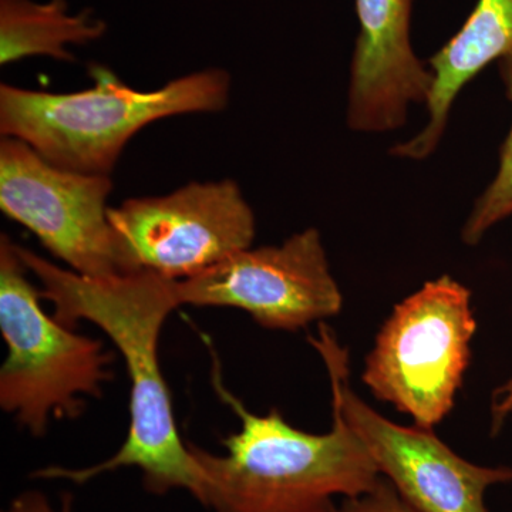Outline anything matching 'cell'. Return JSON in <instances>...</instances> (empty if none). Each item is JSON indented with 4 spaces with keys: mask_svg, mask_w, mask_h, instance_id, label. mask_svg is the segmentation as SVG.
<instances>
[{
    "mask_svg": "<svg viewBox=\"0 0 512 512\" xmlns=\"http://www.w3.org/2000/svg\"><path fill=\"white\" fill-rule=\"evenodd\" d=\"M18 254L42 285V298L55 308L53 316L67 328L87 320L103 330L123 356L130 379V427L120 450L96 466L46 467L33 477L86 484L101 474L134 467L143 474L148 493L185 490L200 503V467L181 439L158 357L165 320L181 306L175 281L146 271L90 278L20 245Z\"/></svg>",
    "mask_w": 512,
    "mask_h": 512,
    "instance_id": "cell-1",
    "label": "cell"
},
{
    "mask_svg": "<svg viewBox=\"0 0 512 512\" xmlns=\"http://www.w3.org/2000/svg\"><path fill=\"white\" fill-rule=\"evenodd\" d=\"M218 365L214 359L212 383L241 429L222 440L224 456L188 443L200 467V504L214 512H340L336 498L376 487L375 460L335 403L328 433L296 429L278 409L249 412L224 386Z\"/></svg>",
    "mask_w": 512,
    "mask_h": 512,
    "instance_id": "cell-2",
    "label": "cell"
},
{
    "mask_svg": "<svg viewBox=\"0 0 512 512\" xmlns=\"http://www.w3.org/2000/svg\"><path fill=\"white\" fill-rule=\"evenodd\" d=\"M94 86L46 93L2 84L0 134L19 138L57 167L110 175L141 128L165 117L217 113L228 103L229 74L205 69L154 92L128 87L109 67L90 66Z\"/></svg>",
    "mask_w": 512,
    "mask_h": 512,
    "instance_id": "cell-3",
    "label": "cell"
},
{
    "mask_svg": "<svg viewBox=\"0 0 512 512\" xmlns=\"http://www.w3.org/2000/svg\"><path fill=\"white\" fill-rule=\"evenodd\" d=\"M9 237L0 239V332L8 355L0 369V406L32 436L52 419H77L86 397H101L114 355L101 340L73 332L40 305L42 292Z\"/></svg>",
    "mask_w": 512,
    "mask_h": 512,
    "instance_id": "cell-4",
    "label": "cell"
},
{
    "mask_svg": "<svg viewBox=\"0 0 512 512\" xmlns=\"http://www.w3.org/2000/svg\"><path fill=\"white\" fill-rule=\"evenodd\" d=\"M476 333L470 289L441 275L394 306L367 353L362 382L376 400L434 430L454 409Z\"/></svg>",
    "mask_w": 512,
    "mask_h": 512,
    "instance_id": "cell-5",
    "label": "cell"
},
{
    "mask_svg": "<svg viewBox=\"0 0 512 512\" xmlns=\"http://www.w3.org/2000/svg\"><path fill=\"white\" fill-rule=\"evenodd\" d=\"M328 370L332 403L363 441L380 476L419 512H490L485 494L512 483V467L478 466L444 443L433 429L402 426L377 413L350 384L348 350L332 328L319 323L311 338Z\"/></svg>",
    "mask_w": 512,
    "mask_h": 512,
    "instance_id": "cell-6",
    "label": "cell"
},
{
    "mask_svg": "<svg viewBox=\"0 0 512 512\" xmlns=\"http://www.w3.org/2000/svg\"><path fill=\"white\" fill-rule=\"evenodd\" d=\"M121 274L183 281L251 248L255 215L232 180L190 183L163 197L110 208Z\"/></svg>",
    "mask_w": 512,
    "mask_h": 512,
    "instance_id": "cell-7",
    "label": "cell"
},
{
    "mask_svg": "<svg viewBox=\"0 0 512 512\" xmlns=\"http://www.w3.org/2000/svg\"><path fill=\"white\" fill-rule=\"evenodd\" d=\"M110 175L66 170L19 138L0 141V208L77 274H121L109 221Z\"/></svg>",
    "mask_w": 512,
    "mask_h": 512,
    "instance_id": "cell-8",
    "label": "cell"
},
{
    "mask_svg": "<svg viewBox=\"0 0 512 512\" xmlns=\"http://www.w3.org/2000/svg\"><path fill=\"white\" fill-rule=\"evenodd\" d=\"M175 291L181 306L241 309L262 328L284 332L323 323L343 309V293L316 228L275 247L235 252L201 274L175 281Z\"/></svg>",
    "mask_w": 512,
    "mask_h": 512,
    "instance_id": "cell-9",
    "label": "cell"
},
{
    "mask_svg": "<svg viewBox=\"0 0 512 512\" xmlns=\"http://www.w3.org/2000/svg\"><path fill=\"white\" fill-rule=\"evenodd\" d=\"M357 33L350 63L346 123L365 134L406 126L409 111L426 104L433 72L412 45L413 0H355Z\"/></svg>",
    "mask_w": 512,
    "mask_h": 512,
    "instance_id": "cell-10",
    "label": "cell"
},
{
    "mask_svg": "<svg viewBox=\"0 0 512 512\" xmlns=\"http://www.w3.org/2000/svg\"><path fill=\"white\" fill-rule=\"evenodd\" d=\"M512 55V0H477L473 12L456 35L430 57L434 80L427 100L426 126L390 153L421 161L439 147L458 94L488 64Z\"/></svg>",
    "mask_w": 512,
    "mask_h": 512,
    "instance_id": "cell-11",
    "label": "cell"
},
{
    "mask_svg": "<svg viewBox=\"0 0 512 512\" xmlns=\"http://www.w3.org/2000/svg\"><path fill=\"white\" fill-rule=\"evenodd\" d=\"M107 23L93 10L70 13L67 0H0V63L46 56L73 62L67 46L96 42Z\"/></svg>",
    "mask_w": 512,
    "mask_h": 512,
    "instance_id": "cell-12",
    "label": "cell"
},
{
    "mask_svg": "<svg viewBox=\"0 0 512 512\" xmlns=\"http://www.w3.org/2000/svg\"><path fill=\"white\" fill-rule=\"evenodd\" d=\"M498 72L505 94L512 106V55L498 62ZM512 217V123L500 148L498 170L494 180L474 202L461 228V241L468 247H477L485 235L507 218Z\"/></svg>",
    "mask_w": 512,
    "mask_h": 512,
    "instance_id": "cell-13",
    "label": "cell"
},
{
    "mask_svg": "<svg viewBox=\"0 0 512 512\" xmlns=\"http://www.w3.org/2000/svg\"><path fill=\"white\" fill-rule=\"evenodd\" d=\"M340 512H419L404 501L386 478H380L379 483L369 493L355 498H345L340 503Z\"/></svg>",
    "mask_w": 512,
    "mask_h": 512,
    "instance_id": "cell-14",
    "label": "cell"
},
{
    "mask_svg": "<svg viewBox=\"0 0 512 512\" xmlns=\"http://www.w3.org/2000/svg\"><path fill=\"white\" fill-rule=\"evenodd\" d=\"M72 505L73 497L70 494H64L59 508H55L39 491H28L15 498L8 510L3 512H72Z\"/></svg>",
    "mask_w": 512,
    "mask_h": 512,
    "instance_id": "cell-15",
    "label": "cell"
},
{
    "mask_svg": "<svg viewBox=\"0 0 512 512\" xmlns=\"http://www.w3.org/2000/svg\"><path fill=\"white\" fill-rule=\"evenodd\" d=\"M490 413L491 434L497 436L512 414V376L500 386L495 387L491 394Z\"/></svg>",
    "mask_w": 512,
    "mask_h": 512,
    "instance_id": "cell-16",
    "label": "cell"
}]
</instances>
